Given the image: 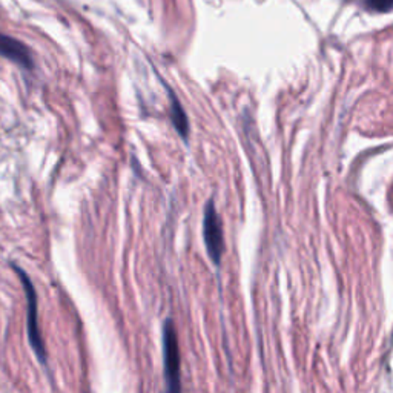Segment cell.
Wrapping results in <instances>:
<instances>
[{"label": "cell", "mask_w": 393, "mask_h": 393, "mask_svg": "<svg viewBox=\"0 0 393 393\" xmlns=\"http://www.w3.org/2000/svg\"><path fill=\"white\" fill-rule=\"evenodd\" d=\"M203 238H205V246L210 260H212L215 264H218L225 252V238H223L222 220H220L212 201H209L205 209Z\"/></svg>", "instance_id": "3957f363"}, {"label": "cell", "mask_w": 393, "mask_h": 393, "mask_svg": "<svg viewBox=\"0 0 393 393\" xmlns=\"http://www.w3.org/2000/svg\"><path fill=\"white\" fill-rule=\"evenodd\" d=\"M0 57L22 66L23 70H33L34 60L28 46L11 36L0 33Z\"/></svg>", "instance_id": "277c9868"}, {"label": "cell", "mask_w": 393, "mask_h": 393, "mask_svg": "<svg viewBox=\"0 0 393 393\" xmlns=\"http://www.w3.org/2000/svg\"><path fill=\"white\" fill-rule=\"evenodd\" d=\"M172 100V104H171V116H172V122H174V126L176 129L180 132V136L186 139L188 134H189V124H188V117L186 114L183 111V108H181V104L178 103V100L172 95L171 97Z\"/></svg>", "instance_id": "5b68a950"}, {"label": "cell", "mask_w": 393, "mask_h": 393, "mask_svg": "<svg viewBox=\"0 0 393 393\" xmlns=\"http://www.w3.org/2000/svg\"><path fill=\"white\" fill-rule=\"evenodd\" d=\"M163 362H165L168 389L172 392L180 390V350L172 321H166L163 325Z\"/></svg>", "instance_id": "7a4b0ae2"}, {"label": "cell", "mask_w": 393, "mask_h": 393, "mask_svg": "<svg viewBox=\"0 0 393 393\" xmlns=\"http://www.w3.org/2000/svg\"><path fill=\"white\" fill-rule=\"evenodd\" d=\"M13 269L16 271L18 280L22 283V287L25 291V296H26V328H28V340H30L31 348L34 350V353L37 355V358L42 364H46V349L45 344L42 340V333H41V328H39V316H37V294H36V287L33 284V281L30 280V276L22 269V267H18L16 264H13Z\"/></svg>", "instance_id": "6da1fadb"}, {"label": "cell", "mask_w": 393, "mask_h": 393, "mask_svg": "<svg viewBox=\"0 0 393 393\" xmlns=\"http://www.w3.org/2000/svg\"><path fill=\"white\" fill-rule=\"evenodd\" d=\"M369 5L377 11H387L393 6V0H369Z\"/></svg>", "instance_id": "8992f818"}]
</instances>
